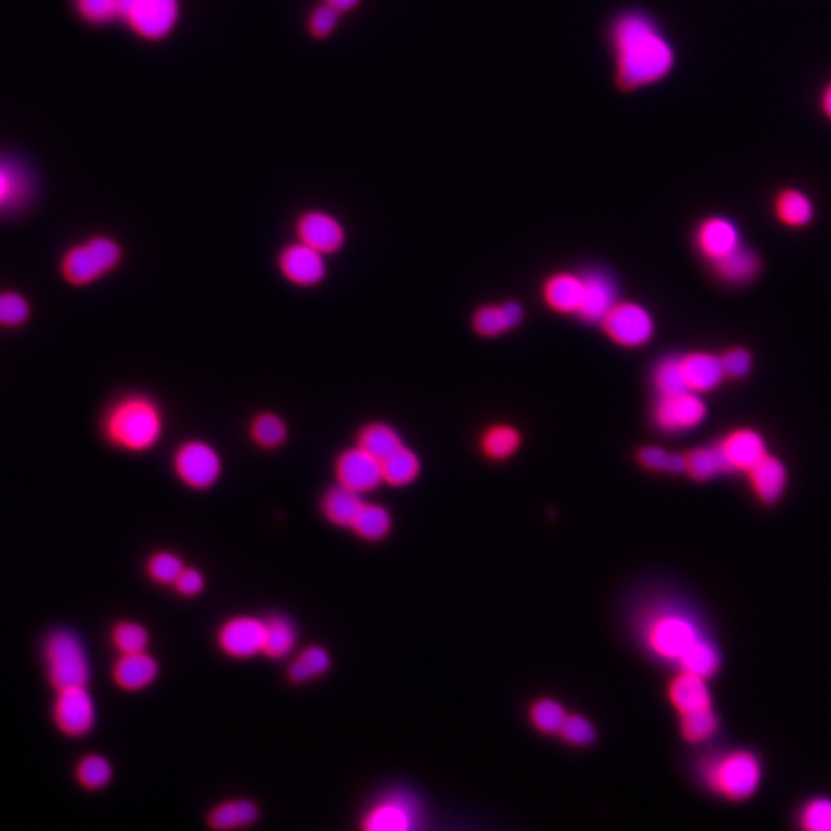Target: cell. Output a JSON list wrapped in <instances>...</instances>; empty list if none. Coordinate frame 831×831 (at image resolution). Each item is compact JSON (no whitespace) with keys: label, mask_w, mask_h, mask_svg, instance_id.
<instances>
[{"label":"cell","mask_w":831,"mask_h":831,"mask_svg":"<svg viewBox=\"0 0 831 831\" xmlns=\"http://www.w3.org/2000/svg\"><path fill=\"white\" fill-rule=\"evenodd\" d=\"M614 82L633 92L667 79L676 67V49L660 22L642 10L616 15L608 30Z\"/></svg>","instance_id":"6da1fadb"},{"label":"cell","mask_w":831,"mask_h":831,"mask_svg":"<svg viewBox=\"0 0 831 831\" xmlns=\"http://www.w3.org/2000/svg\"><path fill=\"white\" fill-rule=\"evenodd\" d=\"M164 433L165 418L159 403L138 392L115 400L103 418L107 441L123 452H149Z\"/></svg>","instance_id":"7a4b0ae2"},{"label":"cell","mask_w":831,"mask_h":831,"mask_svg":"<svg viewBox=\"0 0 831 831\" xmlns=\"http://www.w3.org/2000/svg\"><path fill=\"white\" fill-rule=\"evenodd\" d=\"M44 661L46 677L54 690L90 683V657L75 631L60 629L49 633L44 642Z\"/></svg>","instance_id":"3957f363"},{"label":"cell","mask_w":831,"mask_h":831,"mask_svg":"<svg viewBox=\"0 0 831 831\" xmlns=\"http://www.w3.org/2000/svg\"><path fill=\"white\" fill-rule=\"evenodd\" d=\"M703 775L718 795L730 800H745L760 788L762 765L756 754L736 750L707 762Z\"/></svg>","instance_id":"277c9868"},{"label":"cell","mask_w":831,"mask_h":831,"mask_svg":"<svg viewBox=\"0 0 831 831\" xmlns=\"http://www.w3.org/2000/svg\"><path fill=\"white\" fill-rule=\"evenodd\" d=\"M122 246L108 236H95L69 248L62 257V275L76 287L95 284L122 261Z\"/></svg>","instance_id":"5b68a950"},{"label":"cell","mask_w":831,"mask_h":831,"mask_svg":"<svg viewBox=\"0 0 831 831\" xmlns=\"http://www.w3.org/2000/svg\"><path fill=\"white\" fill-rule=\"evenodd\" d=\"M179 19L180 0H119V21L145 41H164Z\"/></svg>","instance_id":"8992f818"},{"label":"cell","mask_w":831,"mask_h":831,"mask_svg":"<svg viewBox=\"0 0 831 831\" xmlns=\"http://www.w3.org/2000/svg\"><path fill=\"white\" fill-rule=\"evenodd\" d=\"M173 468L180 483L192 490H208L221 479L223 461L221 453L210 442L190 439L177 446Z\"/></svg>","instance_id":"52a82bcc"},{"label":"cell","mask_w":831,"mask_h":831,"mask_svg":"<svg viewBox=\"0 0 831 831\" xmlns=\"http://www.w3.org/2000/svg\"><path fill=\"white\" fill-rule=\"evenodd\" d=\"M699 638L702 634L699 633L698 625L687 616L675 611L656 616L646 629L650 649L668 661L679 662Z\"/></svg>","instance_id":"ba28073f"},{"label":"cell","mask_w":831,"mask_h":831,"mask_svg":"<svg viewBox=\"0 0 831 831\" xmlns=\"http://www.w3.org/2000/svg\"><path fill=\"white\" fill-rule=\"evenodd\" d=\"M53 721L57 730L68 738H84L95 729L96 703L88 685L56 690Z\"/></svg>","instance_id":"9c48e42d"},{"label":"cell","mask_w":831,"mask_h":831,"mask_svg":"<svg viewBox=\"0 0 831 831\" xmlns=\"http://www.w3.org/2000/svg\"><path fill=\"white\" fill-rule=\"evenodd\" d=\"M602 323L608 337L627 348H639L649 344L656 331L652 313L636 302L616 303Z\"/></svg>","instance_id":"30bf717a"},{"label":"cell","mask_w":831,"mask_h":831,"mask_svg":"<svg viewBox=\"0 0 831 831\" xmlns=\"http://www.w3.org/2000/svg\"><path fill=\"white\" fill-rule=\"evenodd\" d=\"M708 416V406L702 395L691 390L660 396L654 406L656 425L667 433H684L702 425Z\"/></svg>","instance_id":"8fae6325"},{"label":"cell","mask_w":831,"mask_h":831,"mask_svg":"<svg viewBox=\"0 0 831 831\" xmlns=\"http://www.w3.org/2000/svg\"><path fill=\"white\" fill-rule=\"evenodd\" d=\"M325 257V254L318 252L313 246L298 241L285 246L277 264L288 282L296 287L313 288L321 285L329 276Z\"/></svg>","instance_id":"7c38bea8"},{"label":"cell","mask_w":831,"mask_h":831,"mask_svg":"<svg viewBox=\"0 0 831 831\" xmlns=\"http://www.w3.org/2000/svg\"><path fill=\"white\" fill-rule=\"evenodd\" d=\"M334 473L339 484L359 495L376 490L384 483L380 461L357 444L339 453Z\"/></svg>","instance_id":"4fadbf2b"},{"label":"cell","mask_w":831,"mask_h":831,"mask_svg":"<svg viewBox=\"0 0 831 831\" xmlns=\"http://www.w3.org/2000/svg\"><path fill=\"white\" fill-rule=\"evenodd\" d=\"M222 652L234 660H250L264 653L265 621L254 616H236L223 623L218 634Z\"/></svg>","instance_id":"5bb4252c"},{"label":"cell","mask_w":831,"mask_h":831,"mask_svg":"<svg viewBox=\"0 0 831 831\" xmlns=\"http://www.w3.org/2000/svg\"><path fill=\"white\" fill-rule=\"evenodd\" d=\"M296 234L298 241L313 246L325 256L341 252L346 242L345 229L341 221L321 210H310L300 214L296 222Z\"/></svg>","instance_id":"9a60e30c"},{"label":"cell","mask_w":831,"mask_h":831,"mask_svg":"<svg viewBox=\"0 0 831 831\" xmlns=\"http://www.w3.org/2000/svg\"><path fill=\"white\" fill-rule=\"evenodd\" d=\"M695 241L698 252L713 264L742 245V234L733 219L714 214L699 222Z\"/></svg>","instance_id":"2e32d148"},{"label":"cell","mask_w":831,"mask_h":831,"mask_svg":"<svg viewBox=\"0 0 831 831\" xmlns=\"http://www.w3.org/2000/svg\"><path fill=\"white\" fill-rule=\"evenodd\" d=\"M730 473H746L768 454V444L761 431L752 426H738L718 442Z\"/></svg>","instance_id":"e0dca14e"},{"label":"cell","mask_w":831,"mask_h":831,"mask_svg":"<svg viewBox=\"0 0 831 831\" xmlns=\"http://www.w3.org/2000/svg\"><path fill=\"white\" fill-rule=\"evenodd\" d=\"M753 495L764 506H775L784 498L788 485V469L783 459L768 453L745 473Z\"/></svg>","instance_id":"ac0fdd59"},{"label":"cell","mask_w":831,"mask_h":831,"mask_svg":"<svg viewBox=\"0 0 831 831\" xmlns=\"http://www.w3.org/2000/svg\"><path fill=\"white\" fill-rule=\"evenodd\" d=\"M416 807L413 800L402 795L387 796L373 806L364 816L362 829L368 831H406L413 829Z\"/></svg>","instance_id":"d6986e66"},{"label":"cell","mask_w":831,"mask_h":831,"mask_svg":"<svg viewBox=\"0 0 831 831\" xmlns=\"http://www.w3.org/2000/svg\"><path fill=\"white\" fill-rule=\"evenodd\" d=\"M584 298L577 314L588 322H602L618 303V287L603 272L584 275Z\"/></svg>","instance_id":"ffe728a7"},{"label":"cell","mask_w":831,"mask_h":831,"mask_svg":"<svg viewBox=\"0 0 831 831\" xmlns=\"http://www.w3.org/2000/svg\"><path fill=\"white\" fill-rule=\"evenodd\" d=\"M680 359L688 390L706 395L718 390L727 379L719 354L695 352L685 354Z\"/></svg>","instance_id":"44dd1931"},{"label":"cell","mask_w":831,"mask_h":831,"mask_svg":"<svg viewBox=\"0 0 831 831\" xmlns=\"http://www.w3.org/2000/svg\"><path fill=\"white\" fill-rule=\"evenodd\" d=\"M159 675V664L146 652L121 654L113 665V679L125 691H141Z\"/></svg>","instance_id":"7402d4cb"},{"label":"cell","mask_w":831,"mask_h":831,"mask_svg":"<svg viewBox=\"0 0 831 831\" xmlns=\"http://www.w3.org/2000/svg\"><path fill=\"white\" fill-rule=\"evenodd\" d=\"M711 268L722 282L741 287L753 282L761 275L762 261L756 250L742 244L722 259L713 262Z\"/></svg>","instance_id":"603a6c76"},{"label":"cell","mask_w":831,"mask_h":831,"mask_svg":"<svg viewBox=\"0 0 831 831\" xmlns=\"http://www.w3.org/2000/svg\"><path fill=\"white\" fill-rule=\"evenodd\" d=\"M773 214L787 229L802 230L815 221L816 208L807 192L788 187L777 191L773 199Z\"/></svg>","instance_id":"cb8c5ba5"},{"label":"cell","mask_w":831,"mask_h":831,"mask_svg":"<svg viewBox=\"0 0 831 831\" xmlns=\"http://www.w3.org/2000/svg\"><path fill=\"white\" fill-rule=\"evenodd\" d=\"M669 700L680 716L711 708V693L706 677L680 673L669 685Z\"/></svg>","instance_id":"d4e9b609"},{"label":"cell","mask_w":831,"mask_h":831,"mask_svg":"<svg viewBox=\"0 0 831 831\" xmlns=\"http://www.w3.org/2000/svg\"><path fill=\"white\" fill-rule=\"evenodd\" d=\"M544 298L557 313L577 314L584 298V277L569 273L550 277L544 287Z\"/></svg>","instance_id":"484cf974"},{"label":"cell","mask_w":831,"mask_h":831,"mask_svg":"<svg viewBox=\"0 0 831 831\" xmlns=\"http://www.w3.org/2000/svg\"><path fill=\"white\" fill-rule=\"evenodd\" d=\"M362 506H364L362 495L339 483L325 491L321 502L322 513L326 521L342 529L346 527L352 529L354 518L359 513Z\"/></svg>","instance_id":"4316f807"},{"label":"cell","mask_w":831,"mask_h":831,"mask_svg":"<svg viewBox=\"0 0 831 831\" xmlns=\"http://www.w3.org/2000/svg\"><path fill=\"white\" fill-rule=\"evenodd\" d=\"M523 319V308L518 302L503 306H487L475 314V330L480 336L496 337L516 329Z\"/></svg>","instance_id":"83f0119b"},{"label":"cell","mask_w":831,"mask_h":831,"mask_svg":"<svg viewBox=\"0 0 831 831\" xmlns=\"http://www.w3.org/2000/svg\"><path fill=\"white\" fill-rule=\"evenodd\" d=\"M259 818V808L250 799H233L219 804L208 815L214 830H236L253 826Z\"/></svg>","instance_id":"f1b7e54d"},{"label":"cell","mask_w":831,"mask_h":831,"mask_svg":"<svg viewBox=\"0 0 831 831\" xmlns=\"http://www.w3.org/2000/svg\"><path fill=\"white\" fill-rule=\"evenodd\" d=\"M298 631L295 623L282 614L265 619L264 654L269 660H284L295 650Z\"/></svg>","instance_id":"f546056e"},{"label":"cell","mask_w":831,"mask_h":831,"mask_svg":"<svg viewBox=\"0 0 831 831\" xmlns=\"http://www.w3.org/2000/svg\"><path fill=\"white\" fill-rule=\"evenodd\" d=\"M685 473H688L695 480L706 483V480L714 479L719 475L730 473V468L723 459L718 444H714L698 446V448L685 454Z\"/></svg>","instance_id":"4dcf8cb0"},{"label":"cell","mask_w":831,"mask_h":831,"mask_svg":"<svg viewBox=\"0 0 831 831\" xmlns=\"http://www.w3.org/2000/svg\"><path fill=\"white\" fill-rule=\"evenodd\" d=\"M380 465H383L384 483L391 487H407L414 483L421 473V461L418 454L406 445L380 461Z\"/></svg>","instance_id":"1f68e13d"},{"label":"cell","mask_w":831,"mask_h":831,"mask_svg":"<svg viewBox=\"0 0 831 831\" xmlns=\"http://www.w3.org/2000/svg\"><path fill=\"white\" fill-rule=\"evenodd\" d=\"M250 434H252L254 444L259 448L277 450L288 441L290 430H288V423L285 422L282 416L273 413V411H262V413L254 416L252 425H250Z\"/></svg>","instance_id":"d6a6232c"},{"label":"cell","mask_w":831,"mask_h":831,"mask_svg":"<svg viewBox=\"0 0 831 831\" xmlns=\"http://www.w3.org/2000/svg\"><path fill=\"white\" fill-rule=\"evenodd\" d=\"M357 445L362 446L365 452L373 454L377 459L383 461L390 456L396 450L403 445L402 437L398 431L387 423L375 422L368 423L359 431Z\"/></svg>","instance_id":"836d02e7"},{"label":"cell","mask_w":831,"mask_h":831,"mask_svg":"<svg viewBox=\"0 0 831 831\" xmlns=\"http://www.w3.org/2000/svg\"><path fill=\"white\" fill-rule=\"evenodd\" d=\"M677 664L680 665L683 672L693 673V675L708 679V677L714 676L719 667H721V654H719V650L716 649L714 644H711L707 639L699 638L684 653V656L680 657Z\"/></svg>","instance_id":"e575fe53"},{"label":"cell","mask_w":831,"mask_h":831,"mask_svg":"<svg viewBox=\"0 0 831 831\" xmlns=\"http://www.w3.org/2000/svg\"><path fill=\"white\" fill-rule=\"evenodd\" d=\"M352 529L365 541H380L390 533V511L377 503H365L354 518Z\"/></svg>","instance_id":"d590c367"},{"label":"cell","mask_w":831,"mask_h":831,"mask_svg":"<svg viewBox=\"0 0 831 831\" xmlns=\"http://www.w3.org/2000/svg\"><path fill=\"white\" fill-rule=\"evenodd\" d=\"M331 665L330 654L322 646H308L299 654L298 660L291 662L288 677L291 683L303 684L315 677L325 675Z\"/></svg>","instance_id":"8d00e7d4"},{"label":"cell","mask_w":831,"mask_h":831,"mask_svg":"<svg viewBox=\"0 0 831 831\" xmlns=\"http://www.w3.org/2000/svg\"><path fill=\"white\" fill-rule=\"evenodd\" d=\"M76 779L88 790H102L113 779V765L102 754H87L77 762Z\"/></svg>","instance_id":"74e56055"},{"label":"cell","mask_w":831,"mask_h":831,"mask_svg":"<svg viewBox=\"0 0 831 831\" xmlns=\"http://www.w3.org/2000/svg\"><path fill=\"white\" fill-rule=\"evenodd\" d=\"M521 446V434L510 425H496L483 437V450L488 457L496 461L508 459Z\"/></svg>","instance_id":"f35d334b"},{"label":"cell","mask_w":831,"mask_h":831,"mask_svg":"<svg viewBox=\"0 0 831 831\" xmlns=\"http://www.w3.org/2000/svg\"><path fill=\"white\" fill-rule=\"evenodd\" d=\"M111 641L121 654L141 653L148 649L149 633L142 623L123 621L115 623Z\"/></svg>","instance_id":"ab89813d"},{"label":"cell","mask_w":831,"mask_h":831,"mask_svg":"<svg viewBox=\"0 0 831 831\" xmlns=\"http://www.w3.org/2000/svg\"><path fill=\"white\" fill-rule=\"evenodd\" d=\"M653 383L660 396L675 395L688 390L685 384L683 359L669 356L656 365L653 373Z\"/></svg>","instance_id":"60d3db41"},{"label":"cell","mask_w":831,"mask_h":831,"mask_svg":"<svg viewBox=\"0 0 831 831\" xmlns=\"http://www.w3.org/2000/svg\"><path fill=\"white\" fill-rule=\"evenodd\" d=\"M718 729V716L714 714L713 708L680 716L683 736L693 744H699V742H706L713 738Z\"/></svg>","instance_id":"b9f144b4"},{"label":"cell","mask_w":831,"mask_h":831,"mask_svg":"<svg viewBox=\"0 0 831 831\" xmlns=\"http://www.w3.org/2000/svg\"><path fill=\"white\" fill-rule=\"evenodd\" d=\"M639 461L644 467L654 469V472H667L672 475L685 473V454L668 453L662 446H644L639 452Z\"/></svg>","instance_id":"7bdbcfd3"},{"label":"cell","mask_w":831,"mask_h":831,"mask_svg":"<svg viewBox=\"0 0 831 831\" xmlns=\"http://www.w3.org/2000/svg\"><path fill=\"white\" fill-rule=\"evenodd\" d=\"M185 565L182 559L175 553L159 552L153 554L146 564V572L154 583L162 585H173L177 577L184 572Z\"/></svg>","instance_id":"ee69618b"},{"label":"cell","mask_w":831,"mask_h":831,"mask_svg":"<svg viewBox=\"0 0 831 831\" xmlns=\"http://www.w3.org/2000/svg\"><path fill=\"white\" fill-rule=\"evenodd\" d=\"M30 303L15 291L0 292V326H21L29 321Z\"/></svg>","instance_id":"f6af8a7d"},{"label":"cell","mask_w":831,"mask_h":831,"mask_svg":"<svg viewBox=\"0 0 831 831\" xmlns=\"http://www.w3.org/2000/svg\"><path fill=\"white\" fill-rule=\"evenodd\" d=\"M799 823L807 831H831V799L808 800L800 810Z\"/></svg>","instance_id":"bcb514c9"},{"label":"cell","mask_w":831,"mask_h":831,"mask_svg":"<svg viewBox=\"0 0 831 831\" xmlns=\"http://www.w3.org/2000/svg\"><path fill=\"white\" fill-rule=\"evenodd\" d=\"M531 719H533L534 725L544 733H559L565 719H567V713L559 703L545 699L533 707Z\"/></svg>","instance_id":"7dc6e473"},{"label":"cell","mask_w":831,"mask_h":831,"mask_svg":"<svg viewBox=\"0 0 831 831\" xmlns=\"http://www.w3.org/2000/svg\"><path fill=\"white\" fill-rule=\"evenodd\" d=\"M727 379L741 380L752 373L753 356L745 346H731L719 354Z\"/></svg>","instance_id":"c3c4849f"},{"label":"cell","mask_w":831,"mask_h":831,"mask_svg":"<svg viewBox=\"0 0 831 831\" xmlns=\"http://www.w3.org/2000/svg\"><path fill=\"white\" fill-rule=\"evenodd\" d=\"M75 5L85 21L96 25L119 19V0H75Z\"/></svg>","instance_id":"681fc988"},{"label":"cell","mask_w":831,"mask_h":831,"mask_svg":"<svg viewBox=\"0 0 831 831\" xmlns=\"http://www.w3.org/2000/svg\"><path fill=\"white\" fill-rule=\"evenodd\" d=\"M562 738L573 745H588L595 741V730L587 719L580 716H567L559 731Z\"/></svg>","instance_id":"f907efd6"},{"label":"cell","mask_w":831,"mask_h":831,"mask_svg":"<svg viewBox=\"0 0 831 831\" xmlns=\"http://www.w3.org/2000/svg\"><path fill=\"white\" fill-rule=\"evenodd\" d=\"M339 11L330 7L329 3H322L314 8L310 15V31L315 37H326L336 30L339 23Z\"/></svg>","instance_id":"816d5d0a"},{"label":"cell","mask_w":831,"mask_h":831,"mask_svg":"<svg viewBox=\"0 0 831 831\" xmlns=\"http://www.w3.org/2000/svg\"><path fill=\"white\" fill-rule=\"evenodd\" d=\"M22 192L23 187L18 173L0 164V210L18 202Z\"/></svg>","instance_id":"f5cc1de1"},{"label":"cell","mask_w":831,"mask_h":831,"mask_svg":"<svg viewBox=\"0 0 831 831\" xmlns=\"http://www.w3.org/2000/svg\"><path fill=\"white\" fill-rule=\"evenodd\" d=\"M173 587L176 588V591L179 592V595L187 596V598H195V596L200 595L203 587H206V579H203L202 573H200L199 569L185 567L184 572L180 573V576L177 577L176 583L173 584Z\"/></svg>","instance_id":"db71d44e"},{"label":"cell","mask_w":831,"mask_h":831,"mask_svg":"<svg viewBox=\"0 0 831 831\" xmlns=\"http://www.w3.org/2000/svg\"><path fill=\"white\" fill-rule=\"evenodd\" d=\"M819 107H821L823 118L831 122V79L823 85L821 98H819Z\"/></svg>","instance_id":"11a10c76"},{"label":"cell","mask_w":831,"mask_h":831,"mask_svg":"<svg viewBox=\"0 0 831 831\" xmlns=\"http://www.w3.org/2000/svg\"><path fill=\"white\" fill-rule=\"evenodd\" d=\"M361 2L362 0H325V3H329L330 7H333L341 14L354 10Z\"/></svg>","instance_id":"9f6ffc18"}]
</instances>
